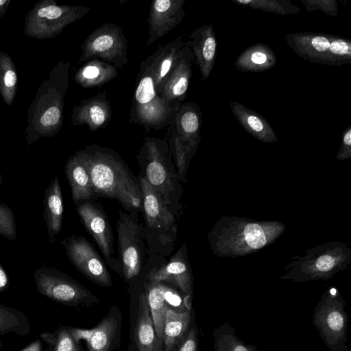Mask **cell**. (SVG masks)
<instances>
[{
    "mask_svg": "<svg viewBox=\"0 0 351 351\" xmlns=\"http://www.w3.org/2000/svg\"><path fill=\"white\" fill-rule=\"evenodd\" d=\"M80 151L87 162L95 196L116 199L124 211L138 216L143 200L140 179L120 155L95 143Z\"/></svg>",
    "mask_w": 351,
    "mask_h": 351,
    "instance_id": "obj_1",
    "label": "cell"
},
{
    "mask_svg": "<svg viewBox=\"0 0 351 351\" xmlns=\"http://www.w3.org/2000/svg\"><path fill=\"white\" fill-rule=\"evenodd\" d=\"M285 230V226L279 221L223 216L215 223L207 238L214 255L236 258L268 246Z\"/></svg>",
    "mask_w": 351,
    "mask_h": 351,
    "instance_id": "obj_2",
    "label": "cell"
},
{
    "mask_svg": "<svg viewBox=\"0 0 351 351\" xmlns=\"http://www.w3.org/2000/svg\"><path fill=\"white\" fill-rule=\"evenodd\" d=\"M70 66V62L60 60L38 88L27 110L25 130L27 146L40 138L53 137L62 128Z\"/></svg>",
    "mask_w": 351,
    "mask_h": 351,
    "instance_id": "obj_3",
    "label": "cell"
},
{
    "mask_svg": "<svg viewBox=\"0 0 351 351\" xmlns=\"http://www.w3.org/2000/svg\"><path fill=\"white\" fill-rule=\"evenodd\" d=\"M136 158L140 169L138 176L144 178L174 214L180 217L184 189L178 176L168 138L146 137Z\"/></svg>",
    "mask_w": 351,
    "mask_h": 351,
    "instance_id": "obj_4",
    "label": "cell"
},
{
    "mask_svg": "<svg viewBox=\"0 0 351 351\" xmlns=\"http://www.w3.org/2000/svg\"><path fill=\"white\" fill-rule=\"evenodd\" d=\"M351 263V249L348 244L326 242L307 250L302 256L291 258L285 267L282 280L303 282L328 280L346 269Z\"/></svg>",
    "mask_w": 351,
    "mask_h": 351,
    "instance_id": "obj_5",
    "label": "cell"
},
{
    "mask_svg": "<svg viewBox=\"0 0 351 351\" xmlns=\"http://www.w3.org/2000/svg\"><path fill=\"white\" fill-rule=\"evenodd\" d=\"M138 177L143 194L142 223L151 255H170L177 239L178 217L148 182Z\"/></svg>",
    "mask_w": 351,
    "mask_h": 351,
    "instance_id": "obj_6",
    "label": "cell"
},
{
    "mask_svg": "<svg viewBox=\"0 0 351 351\" xmlns=\"http://www.w3.org/2000/svg\"><path fill=\"white\" fill-rule=\"evenodd\" d=\"M175 112L156 92L147 58L141 62L137 75L129 122L147 130H160L173 123Z\"/></svg>",
    "mask_w": 351,
    "mask_h": 351,
    "instance_id": "obj_7",
    "label": "cell"
},
{
    "mask_svg": "<svg viewBox=\"0 0 351 351\" xmlns=\"http://www.w3.org/2000/svg\"><path fill=\"white\" fill-rule=\"evenodd\" d=\"M287 45L311 63L340 66L351 63V40L325 33L298 32L285 36Z\"/></svg>",
    "mask_w": 351,
    "mask_h": 351,
    "instance_id": "obj_8",
    "label": "cell"
},
{
    "mask_svg": "<svg viewBox=\"0 0 351 351\" xmlns=\"http://www.w3.org/2000/svg\"><path fill=\"white\" fill-rule=\"evenodd\" d=\"M346 302L339 289L328 287L317 302L313 324L320 338L331 351H348V315Z\"/></svg>",
    "mask_w": 351,
    "mask_h": 351,
    "instance_id": "obj_9",
    "label": "cell"
},
{
    "mask_svg": "<svg viewBox=\"0 0 351 351\" xmlns=\"http://www.w3.org/2000/svg\"><path fill=\"white\" fill-rule=\"evenodd\" d=\"M117 221L119 260L123 277L130 281L138 277L143 269L154 261L147 246L143 226L138 217L119 210Z\"/></svg>",
    "mask_w": 351,
    "mask_h": 351,
    "instance_id": "obj_10",
    "label": "cell"
},
{
    "mask_svg": "<svg viewBox=\"0 0 351 351\" xmlns=\"http://www.w3.org/2000/svg\"><path fill=\"white\" fill-rule=\"evenodd\" d=\"M90 10L81 5H58L55 0H40L25 16L24 34L35 39L53 38Z\"/></svg>",
    "mask_w": 351,
    "mask_h": 351,
    "instance_id": "obj_11",
    "label": "cell"
},
{
    "mask_svg": "<svg viewBox=\"0 0 351 351\" xmlns=\"http://www.w3.org/2000/svg\"><path fill=\"white\" fill-rule=\"evenodd\" d=\"M37 291L51 300L68 306H88L99 301L88 289L66 274L40 267L33 274Z\"/></svg>",
    "mask_w": 351,
    "mask_h": 351,
    "instance_id": "obj_12",
    "label": "cell"
},
{
    "mask_svg": "<svg viewBox=\"0 0 351 351\" xmlns=\"http://www.w3.org/2000/svg\"><path fill=\"white\" fill-rule=\"evenodd\" d=\"M78 64L97 58L122 69L128 63L126 37L119 25L106 23L93 30L80 45Z\"/></svg>",
    "mask_w": 351,
    "mask_h": 351,
    "instance_id": "obj_13",
    "label": "cell"
},
{
    "mask_svg": "<svg viewBox=\"0 0 351 351\" xmlns=\"http://www.w3.org/2000/svg\"><path fill=\"white\" fill-rule=\"evenodd\" d=\"M76 210L86 229L101 250L107 266L123 276L121 263L115 256L112 230L102 206L88 201L77 205Z\"/></svg>",
    "mask_w": 351,
    "mask_h": 351,
    "instance_id": "obj_14",
    "label": "cell"
},
{
    "mask_svg": "<svg viewBox=\"0 0 351 351\" xmlns=\"http://www.w3.org/2000/svg\"><path fill=\"white\" fill-rule=\"evenodd\" d=\"M61 244L71 263L84 277L101 287L112 286L106 263L84 237L72 235L64 239Z\"/></svg>",
    "mask_w": 351,
    "mask_h": 351,
    "instance_id": "obj_15",
    "label": "cell"
},
{
    "mask_svg": "<svg viewBox=\"0 0 351 351\" xmlns=\"http://www.w3.org/2000/svg\"><path fill=\"white\" fill-rule=\"evenodd\" d=\"M146 278L148 282L173 284L185 295L192 297L193 274L186 243L182 244L168 262L150 270Z\"/></svg>",
    "mask_w": 351,
    "mask_h": 351,
    "instance_id": "obj_16",
    "label": "cell"
},
{
    "mask_svg": "<svg viewBox=\"0 0 351 351\" xmlns=\"http://www.w3.org/2000/svg\"><path fill=\"white\" fill-rule=\"evenodd\" d=\"M186 0H154L147 19L149 38L145 47L152 45L178 25L185 16Z\"/></svg>",
    "mask_w": 351,
    "mask_h": 351,
    "instance_id": "obj_17",
    "label": "cell"
},
{
    "mask_svg": "<svg viewBox=\"0 0 351 351\" xmlns=\"http://www.w3.org/2000/svg\"><path fill=\"white\" fill-rule=\"evenodd\" d=\"M194 63L191 49L184 45L160 93V97L174 111L187 96Z\"/></svg>",
    "mask_w": 351,
    "mask_h": 351,
    "instance_id": "obj_18",
    "label": "cell"
},
{
    "mask_svg": "<svg viewBox=\"0 0 351 351\" xmlns=\"http://www.w3.org/2000/svg\"><path fill=\"white\" fill-rule=\"evenodd\" d=\"M202 125V112L199 106L189 101L182 103L177 108L173 123L169 125L174 131L180 143L191 156L195 154L201 141L199 136Z\"/></svg>",
    "mask_w": 351,
    "mask_h": 351,
    "instance_id": "obj_19",
    "label": "cell"
},
{
    "mask_svg": "<svg viewBox=\"0 0 351 351\" xmlns=\"http://www.w3.org/2000/svg\"><path fill=\"white\" fill-rule=\"evenodd\" d=\"M121 322L119 310L114 306L95 328L87 330L67 326L75 339H84L88 351H110L118 335Z\"/></svg>",
    "mask_w": 351,
    "mask_h": 351,
    "instance_id": "obj_20",
    "label": "cell"
},
{
    "mask_svg": "<svg viewBox=\"0 0 351 351\" xmlns=\"http://www.w3.org/2000/svg\"><path fill=\"white\" fill-rule=\"evenodd\" d=\"M112 108L106 92L98 93L75 105L71 122L73 126L86 125L94 132L107 126L112 119Z\"/></svg>",
    "mask_w": 351,
    "mask_h": 351,
    "instance_id": "obj_21",
    "label": "cell"
},
{
    "mask_svg": "<svg viewBox=\"0 0 351 351\" xmlns=\"http://www.w3.org/2000/svg\"><path fill=\"white\" fill-rule=\"evenodd\" d=\"M184 45L189 47L194 56L195 64L199 66L202 80L207 79L213 69L217 55V39L211 24L195 29L189 36Z\"/></svg>",
    "mask_w": 351,
    "mask_h": 351,
    "instance_id": "obj_22",
    "label": "cell"
},
{
    "mask_svg": "<svg viewBox=\"0 0 351 351\" xmlns=\"http://www.w3.org/2000/svg\"><path fill=\"white\" fill-rule=\"evenodd\" d=\"M64 173L71 187L73 201L76 206L97 197L87 162L80 150L69 158L65 164Z\"/></svg>",
    "mask_w": 351,
    "mask_h": 351,
    "instance_id": "obj_23",
    "label": "cell"
},
{
    "mask_svg": "<svg viewBox=\"0 0 351 351\" xmlns=\"http://www.w3.org/2000/svg\"><path fill=\"white\" fill-rule=\"evenodd\" d=\"M184 42L179 36L164 45H160L147 57L156 92L160 97L162 88L180 56Z\"/></svg>",
    "mask_w": 351,
    "mask_h": 351,
    "instance_id": "obj_24",
    "label": "cell"
},
{
    "mask_svg": "<svg viewBox=\"0 0 351 351\" xmlns=\"http://www.w3.org/2000/svg\"><path fill=\"white\" fill-rule=\"evenodd\" d=\"M63 212L62 190L58 176L56 175L45 189L43 199V218L51 244L62 229Z\"/></svg>",
    "mask_w": 351,
    "mask_h": 351,
    "instance_id": "obj_25",
    "label": "cell"
},
{
    "mask_svg": "<svg viewBox=\"0 0 351 351\" xmlns=\"http://www.w3.org/2000/svg\"><path fill=\"white\" fill-rule=\"evenodd\" d=\"M230 108L241 125L254 138L267 143L277 142L272 127L259 113L238 101H231Z\"/></svg>",
    "mask_w": 351,
    "mask_h": 351,
    "instance_id": "obj_26",
    "label": "cell"
},
{
    "mask_svg": "<svg viewBox=\"0 0 351 351\" xmlns=\"http://www.w3.org/2000/svg\"><path fill=\"white\" fill-rule=\"evenodd\" d=\"M118 69L100 59H90L73 75V80L84 88L101 87L114 79Z\"/></svg>",
    "mask_w": 351,
    "mask_h": 351,
    "instance_id": "obj_27",
    "label": "cell"
},
{
    "mask_svg": "<svg viewBox=\"0 0 351 351\" xmlns=\"http://www.w3.org/2000/svg\"><path fill=\"white\" fill-rule=\"evenodd\" d=\"M276 56L265 43H256L246 48L235 59L236 69L243 73L263 72L276 65Z\"/></svg>",
    "mask_w": 351,
    "mask_h": 351,
    "instance_id": "obj_28",
    "label": "cell"
},
{
    "mask_svg": "<svg viewBox=\"0 0 351 351\" xmlns=\"http://www.w3.org/2000/svg\"><path fill=\"white\" fill-rule=\"evenodd\" d=\"M134 339L138 351H156L160 341L157 339L146 294L139 296Z\"/></svg>",
    "mask_w": 351,
    "mask_h": 351,
    "instance_id": "obj_29",
    "label": "cell"
},
{
    "mask_svg": "<svg viewBox=\"0 0 351 351\" xmlns=\"http://www.w3.org/2000/svg\"><path fill=\"white\" fill-rule=\"evenodd\" d=\"M191 320V311L178 312L168 308L165 318L163 351L174 350L178 343L190 329Z\"/></svg>",
    "mask_w": 351,
    "mask_h": 351,
    "instance_id": "obj_30",
    "label": "cell"
},
{
    "mask_svg": "<svg viewBox=\"0 0 351 351\" xmlns=\"http://www.w3.org/2000/svg\"><path fill=\"white\" fill-rule=\"evenodd\" d=\"M145 294L157 339L162 341L165 313L169 306L165 302L160 282H147Z\"/></svg>",
    "mask_w": 351,
    "mask_h": 351,
    "instance_id": "obj_31",
    "label": "cell"
},
{
    "mask_svg": "<svg viewBox=\"0 0 351 351\" xmlns=\"http://www.w3.org/2000/svg\"><path fill=\"white\" fill-rule=\"evenodd\" d=\"M18 88V75L11 56L0 51V95L4 103L11 106Z\"/></svg>",
    "mask_w": 351,
    "mask_h": 351,
    "instance_id": "obj_32",
    "label": "cell"
},
{
    "mask_svg": "<svg viewBox=\"0 0 351 351\" xmlns=\"http://www.w3.org/2000/svg\"><path fill=\"white\" fill-rule=\"evenodd\" d=\"M215 351H258L255 345L245 344L228 322L213 329Z\"/></svg>",
    "mask_w": 351,
    "mask_h": 351,
    "instance_id": "obj_33",
    "label": "cell"
},
{
    "mask_svg": "<svg viewBox=\"0 0 351 351\" xmlns=\"http://www.w3.org/2000/svg\"><path fill=\"white\" fill-rule=\"evenodd\" d=\"M31 331V325L27 315L13 307L0 304V335L14 332L19 336H27Z\"/></svg>",
    "mask_w": 351,
    "mask_h": 351,
    "instance_id": "obj_34",
    "label": "cell"
},
{
    "mask_svg": "<svg viewBox=\"0 0 351 351\" xmlns=\"http://www.w3.org/2000/svg\"><path fill=\"white\" fill-rule=\"evenodd\" d=\"M40 339L45 343L43 351H82L67 326H60L53 332H44Z\"/></svg>",
    "mask_w": 351,
    "mask_h": 351,
    "instance_id": "obj_35",
    "label": "cell"
},
{
    "mask_svg": "<svg viewBox=\"0 0 351 351\" xmlns=\"http://www.w3.org/2000/svg\"><path fill=\"white\" fill-rule=\"evenodd\" d=\"M232 1L251 9L280 15L301 12V9L289 0H232Z\"/></svg>",
    "mask_w": 351,
    "mask_h": 351,
    "instance_id": "obj_36",
    "label": "cell"
},
{
    "mask_svg": "<svg viewBox=\"0 0 351 351\" xmlns=\"http://www.w3.org/2000/svg\"><path fill=\"white\" fill-rule=\"evenodd\" d=\"M0 235L10 241H14L17 238L13 211L7 204L1 202H0Z\"/></svg>",
    "mask_w": 351,
    "mask_h": 351,
    "instance_id": "obj_37",
    "label": "cell"
},
{
    "mask_svg": "<svg viewBox=\"0 0 351 351\" xmlns=\"http://www.w3.org/2000/svg\"><path fill=\"white\" fill-rule=\"evenodd\" d=\"M300 1L308 12L318 10L333 17L338 14V5L336 0H301Z\"/></svg>",
    "mask_w": 351,
    "mask_h": 351,
    "instance_id": "obj_38",
    "label": "cell"
},
{
    "mask_svg": "<svg viewBox=\"0 0 351 351\" xmlns=\"http://www.w3.org/2000/svg\"><path fill=\"white\" fill-rule=\"evenodd\" d=\"M198 330L195 322H193L191 327L178 343L173 351H198Z\"/></svg>",
    "mask_w": 351,
    "mask_h": 351,
    "instance_id": "obj_39",
    "label": "cell"
},
{
    "mask_svg": "<svg viewBox=\"0 0 351 351\" xmlns=\"http://www.w3.org/2000/svg\"><path fill=\"white\" fill-rule=\"evenodd\" d=\"M350 158H351V126H348L343 131L341 145L336 156V158L339 160Z\"/></svg>",
    "mask_w": 351,
    "mask_h": 351,
    "instance_id": "obj_40",
    "label": "cell"
},
{
    "mask_svg": "<svg viewBox=\"0 0 351 351\" xmlns=\"http://www.w3.org/2000/svg\"><path fill=\"white\" fill-rule=\"evenodd\" d=\"M42 341L39 339L32 341L21 351H43Z\"/></svg>",
    "mask_w": 351,
    "mask_h": 351,
    "instance_id": "obj_41",
    "label": "cell"
},
{
    "mask_svg": "<svg viewBox=\"0 0 351 351\" xmlns=\"http://www.w3.org/2000/svg\"><path fill=\"white\" fill-rule=\"evenodd\" d=\"M8 283V275L2 265L0 264V292H2L7 289Z\"/></svg>",
    "mask_w": 351,
    "mask_h": 351,
    "instance_id": "obj_42",
    "label": "cell"
},
{
    "mask_svg": "<svg viewBox=\"0 0 351 351\" xmlns=\"http://www.w3.org/2000/svg\"><path fill=\"white\" fill-rule=\"evenodd\" d=\"M11 0H0V18L6 13Z\"/></svg>",
    "mask_w": 351,
    "mask_h": 351,
    "instance_id": "obj_43",
    "label": "cell"
},
{
    "mask_svg": "<svg viewBox=\"0 0 351 351\" xmlns=\"http://www.w3.org/2000/svg\"><path fill=\"white\" fill-rule=\"evenodd\" d=\"M162 342L159 343L156 351H163Z\"/></svg>",
    "mask_w": 351,
    "mask_h": 351,
    "instance_id": "obj_44",
    "label": "cell"
},
{
    "mask_svg": "<svg viewBox=\"0 0 351 351\" xmlns=\"http://www.w3.org/2000/svg\"><path fill=\"white\" fill-rule=\"evenodd\" d=\"M2 184H3V178H2V176L0 172V185H1Z\"/></svg>",
    "mask_w": 351,
    "mask_h": 351,
    "instance_id": "obj_45",
    "label": "cell"
},
{
    "mask_svg": "<svg viewBox=\"0 0 351 351\" xmlns=\"http://www.w3.org/2000/svg\"><path fill=\"white\" fill-rule=\"evenodd\" d=\"M3 347V343L0 341V350H1Z\"/></svg>",
    "mask_w": 351,
    "mask_h": 351,
    "instance_id": "obj_46",
    "label": "cell"
},
{
    "mask_svg": "<svg viewBox=\"0 0 351 351\" xmlns=\"http://www.w3.org/2000/svg\"><path fill=\"white\" fill-rule=\"evenodd\" d=\"M348 351H351V349L350 348H348Z\"/></svg>",
    "mask_w": 351,
    "mask_h": 351,
    "instance_id": "obj_47",
    "label": "cell"
}]
</instances>
